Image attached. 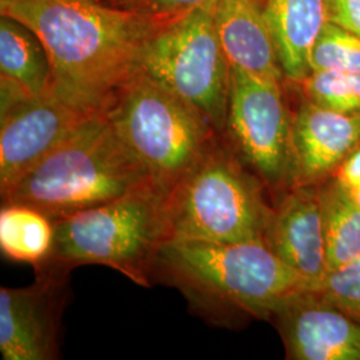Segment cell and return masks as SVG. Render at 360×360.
I'll return each instance as SVG.
<instances>
[{
    "label": "cell",
    "mask_w": 360,
    "mask_h": 360,
    "mask_svg": "<svg viewBox=\"0 0 360 360\" xmlns=\"http://www.w3.org/2000/svg\"><path fill=\"white\" fill-rule=\"evenodd\" d=\"M214 8L200 7L159 27L143 49L141 71L203 112L223 135L231 65L219 40Z\"/></svg>",
    "instance_id": "obj_7"
},
{
    "label": "cell",
    "mask_w": 360,
    "mask_h": 360,
    "mask_svg": "<svg viewBox=\"0 0 360 360\" xmlns=\"http://www.w3.org/2000/svg\"><path fill=\"white\" fill-rule=\"evenodd\" d=\"M262 180L220 135L168 191L167 240H263L272 205Z\"/></svg>",
    "instance_id": "obj_5"
},
{
    "label": "cell",
    "mask_w": 360,
    "mask_h": 360,
    "mask_svg": "<svg viewBox=\"0 0 360 360\" xmlns=\"http://www.w3.org/2000/svg\"><path fill=\"white\" fill-rule=\"evenodd\" d=\"M103 1L110 3V4H114V6H117V7H124L129 0H103Z\"/></svg>",
    "instance_id": "obj_26"
},
{
    "label": "cell",
    "mask_w": 360,
    "mask_h": 360,
    "mask_svg": "<svg viewBox=\"0 0 360 360\" xmlns=\"http://www.w3.org/2000/svg\"><path fill=\"white\" fill-rule=\"evenodd\" d=\"M43 43L52 91L94 115L105 114L141 70L143 49L167 22L103 0H25L0 8Z\"/></svg>",
    "instance_id": "obj_1"
},
{
    "label": "cell",
    "mask_w": 360,
    "mask_h": 360,
    "mask_svg": "<svg viewBox=\"0 0 360 360\" xmlns=\"http://www.w3.org/2000/svg\"><path fill=\"white\" fill-rule=\"evenodd\" d=\"M288 84V83H287ZM292 105L294 186L321 184L360 146V116L314 103L288 84Z\"/></svg>",
    "instance_id": "obj_13"
},
{
    "label": "cell",
    "mask_w": 360,
    "mask_h": 360,
    "mask_svg": "<svg viewBox=\"0 0 360 360\" xmlns=\"http://www.w3.org/2000/svg\"><path fill=\"white\" fill-rule=\"evenodd\" d=\"M290 360H360V323L316 291L300 288L284 296L270 321Z\"/></svg>",
    "instance_id": "obj_11"
},
{
    "label": "cell",
    "mask_w": 360,
    "mask_h": 360,
    "mask_svg": "<svg viewBox=\"0 0 360 360\" xmlns=\"http://www.w3.org/2000/svg\"><path fill=\"white\" fill-rule=\"evenodd\" d=\"M167 193L151 184L53 221L51 251L34 269L71 272L77 266L101 264L151 287L155 259L167 242Z\"/></svg>",
    "instance_id": "obj_4"
},
{
    "label": "cell",
    "mask_w": 360,
    "mask_h": 360,
    "mask_svg": "<svg viewBox=\"0 0 360 360\" xmlns=\"http://www.w3.org/2000/svg\"><path fill=\"white\" fill-rule=\"evenodd\" d=\"M314 70L360 75L359 37L330 23L312 52Z\"/></svg>",
    "instance_id": "obj_20"
},
{
    "label": "cell",
    "mask_w": 360,
    "mask_h": 360,
    "mask_svg": "<svg viewBox=\"0 0 360 360\" xmlns=\"http://www.w3.org/2000/svg\"><path fill=\"white\" fill-rule=\"evenodd\" d=\"M53 223L38 210L3 205L0 211V250L13 262L40 264L51 251Z\"/></svg>",
    "instance_id": "obj_18"
},
{
    "label": "cell",
    "mask_w": 360,
    "mask_h": 360,
    "mask_svg": "<svg viewBox=\"0 0 360 360\" xmlns=\"http://www.w3.org/2000/svg\"><path fill=\"white\" fill-rule=\"evenodd\" d=\"M287 82H272L231 68L223 136L275 200L294 187L292 105Z\"/></svg>",
    "instance_id": "obj_8"
},
{
    "label": "cell",
    "mask_w": 360,
    "mask_h": 360,
    "mask_svg": "<svg viewBox=\"0 0 360 360\" xmlns=\"http://www.w3.org/2000/svg\"><path fill=\"white\" fill-rule=\"evenodd\" d=\"M333 178L347 190L360 186V146L336 169Z\"/></svg>",
    "instance_id": "obj_24"
},
{
    "label": "cell",
    "mask_w": 360,
    "mask_h": 360,
    "mask_svg": "<svg viewBox=\"0 0 360 360\" xmlns=\"http://www.w3.org/2000/svg\"><path fill=\"white\" fill-rule=\"evenodd\" d=\"M154 283L176 288L193 312L224 327L247 318L270 321L284 296L309 288L263 240H167L155 259Z\"/></svg>",
    "instance_id": "obj_2"
},
{
    "label": "cell",
    "mask_w": 360,
    "mask_h": 360,
    "mask_svg": "<svg viewBox=\"0 0 360 360\" xmlns=\"http://www.w3.org/2000/svg\"><path fill=\"white\" fill-rule=\"evenodd\" d=\"M35 274L31 285L0 288V352L4 360L59 358L70 272L37 267Z\"/></svg>",
    "instance_id": "obj_9"
},
{
    "label": "cell",
    "mask_w": 360,
    "mask_h": 360,
    "mask_svg": "<svg viewBox=\"0 0 360 360\" xmlns=\"http://www.w3.org/2000/svg\"><path fill=\"white\" fill-rule=\"evenodd\" d=\"M285 82L299 84L312 72V52L330 22L328 0H260Z\"/></svg>",
    "instance_id": "obj_15"
},
{
    "label": "cell",
    "mask_w": 360,
    "mask_h": 360,
    "mask_svg": "<svg viewBox=\"0 0 360 360\" xmlns=\"http://www.w3.org/2000/svg\"><path fill=\"white\" fill-rule=\"evenodd\" d=\"M311 290L360 323V255L346 266L330 271L322 283Z\"/></svg>",
    "instance_id": "obj_21"
},
{
    "label": "cell",
    "mask_w": 360,
    "mask_h": 360,
    "mask_svg": "<svg viewBox=\"0 0 360 360\" xmlns=\"http://www.w3.org/2000/svg\"><path fill=\"white\" fill-rule=\"evenodd\" d=\"M214 20L231 68L266 80L285 82L260 0H217Z\"/></svg>",
    "instance_id": "obj_14"
},
{
    "label": "cell",
    "mask_w": 360,
    "mask_h": 360,
    "mask_svg": "<svg viewBox=\"0 0 360 360\" xmlns=\"http://www.w3.org/2000/svg\"><path fill=\"white\" fill-rule=\"evenodd\" d=\"M20 1H25V0H0V8L11 6V4H15V3H20Z\"/></svg>",
    "instance_id": "obj_27"
},
{
    "label": "cell",
    "mask_w": 360,
    "mask_h": 360,
    "mask_svg": "<svg viewBox=\"0 0 360 360\" xmlns=\"http://www.w3.org/2000/svg\"><path fill=\"white\" fill-rule=\"evenodd\" d=\"M330 22L360 38V0H328Z\"/></svg>",
    "instance_id": "obj_23"
},
{
    "label": "cell",
    "mask_w": 360,
    "mask_h": 360,
    "mask_svg": "<svg viewBox=\"0 0 360 360\" xmlns=\"http://www.w3.org/2000/svg\"><path fill=\"white\" fill-rule=\"evenodd\" d=\"M347 191L351 195V198L355 200V203L360 207V186H356L354 188H349Z\"/></svg>",
    "instance_id": "obj_25"
},
{
    "label": "cell",
    "mask_w": 360,
    "mask_h": 360,
    "mask_svg": "<svg viewBox=\"0 0 360 360\" xmlns=\"http://www.w3.org/2000/svg\"><path fill=\"white\" fill-rule=\"evenodd\" d=\"M215 3L217 0H129L123 8L146 13L163 22H169L196 8Z\"/></svg>",
    "instance_id": "obj_22"
},
{
    "label": "cell",
    "mask_w": 360,
    "mask_h": 360,
    "mask_svg": "<svg viewBox=\"0 0 360 360\" xmlns=\"http://www.w3.org/2000/svg\"><path fill=\"white\" fill-rule=\"evenodd\" d=\"M290 86L314 103L360 116V75L314 70L303 82Z\"/></svg>",
    "instance_id": "obj_19"
},
{
    "label": "cell",
    "mask_w": 360,
    "mask_h": 360,
    "mask_svg": "<svg viewBox=\"0 0 360 360\" xmlns=\"http://www.w3.org/2000/svg\"><path fill=\"white\" fill-rule=\"evenodd\" d=\"M105 116L147 176L166 191L221 135L203 112L141 70Z\"/></svg>",
    "instance_id": "obj_6"
},
{
    "label": "cell",
    "mask_w": 360,
    "mask_h": 360,
    "mask_svg": "<svg viewBox=\"0 0 360 360\" xmlns=\"http://www.w3.org/2000/svg\"><path fill=\"white\" fill-rule=\"evenodd\" d=\"M52 90V70L38 35L10 15L0 16V95L3 102Z\"/></svg>",
    "instance_id": "obj_16"
},
{
    "label": "cell",
    "mask_w": 360,
    "mask_h": 360,
    "mask_svg": "<svg viewBox=\"0 0 360 360\" xmlns=\"http://www.w3.org/2000/svg\"><path fill=\"white\" fill-rule=\"evenodd\" d=\"M318 187L330 272L360 255V207L335 178L324 180Z\"/></svg>",
    "instance_id": "obj_17"
},
{
    "label": "cell",
    "mask_w": 360,
    "mask_h": 360,
    "mask_svg": "<svg viewBox=\"0 0 360 360\" xmlns=\"http://www.w3.org/2000/svg\"><path fill=\"white\" fill-rule=\"evenodd\" d=\"M264 242L287 267L316 288L328 274L318 184H299L275 200Z\"/></svg>",
    "instance_id": "obj_12"
},
{
    "label": "cell",
    "mask_w": 360,
    "mask_h": 360,
    "mask_svg": "<svg viewBox=\"0 0 360 360\" xmlns=\"http://www.w3.org/2000/svg\"><path fill=\"white\" fill-rule=\"evenodd\" d=\"M154 184L105 114L92 116L1 195L52 223Z\"/></svg>",
    "instance_id": "obj_3"
},
{
    "label": "cell",
    "mask_w": 360,
    "mask_h": 360,
    "mask_svg": "<svg viewBox=\"0 0 360 360\" xmlns=\"http://www.w3.org/2000/svg\"><path fill=\"white\" fill-rule=\"evenodd\" d=\"M92 116L52 90L0 111V195Z\"/></svg>",
    "instance_id": "obj_10"
}]
</instances>
